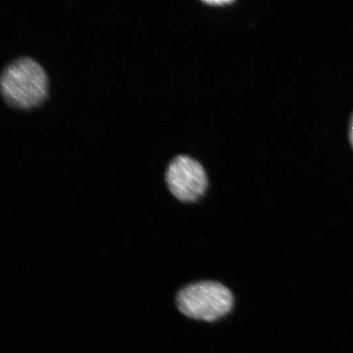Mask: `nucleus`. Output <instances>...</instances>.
Returning <instances> with one entry per match:
<instances>
[{"instance_id": "f257e3e1", "label": "nucleus", "mask_w": 353, "mask_h": 353, "mask_svg": "<svg viewBox=\"0 0 353 353\" xmlns=\"http://www.w3.org/2000/svg\"><path fill=\"white\" fill-rule=\"evenodd\" d=\"M0 90L10 107L32 109L46 99L48 79L42 65L30 57L10 61L2 70Z\"/></svg>"}, {"instance_id": "f03ea898", "label": "nucleus", "mask_w": 353, "mask_h": 353, "mask_svg": "<svg viewBox=\"0 0 353 353\" xmlns=\"http://www.w3.org/2000/svg\"><path fill=\"white\" fill-rule=\"evenodd\" d=\"M176 307L189 319L214 321L227 315L233 296L226 286L214 281H200L184 287L176 295Z\"/></svg>"}, {"instance_id": "7ed1b4c3", "label": "nucleus", "mask_w": 353, "mask_h": 353, "mask_svg": "<svg viewBox=\"0 0 353 353\" xmlns=\"http://www.w3.org/2000/svg\"><path fill=\"white\" fill-rule=\"evenodd\" d=\"M165 182L172 195L183 202H192L205 193L208 184L204 168L192 157L181 154L165 171Z\"/></svg>"}, {"instance_id": "20e7f679", "label": "nucleus", "mask_w": 353, "mask_h": 353, "mask_svg": "<svg viewBox=\"0 0 353 353\" xmlns=\"http://www.w3.org/2000/svg\"><path fill=\"white\" fill-rule=\"evenodd\" d=\"M350 136L351 143H352V145L353 148V117L352 118V121L350 123Z\"/></svg>"}, {"instance_id": "39448f33", "label": "nucleus", "mask_w": 353, "mask_h": 353, "mask_svg": "<svg viewBox=\"0 0 353 353\" xmlns=\"http://www.w3.org/2000/svg\"><path fill=\"white\" fill-rule=\"evenodd\" d=\"M232 1H228V0H223V1H206L209 4H228L231 3Z\"/></svg>"}]
</instances>
